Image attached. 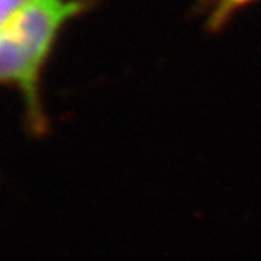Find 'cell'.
<instances>
[{
    "instance_id": "6da1fadb",
    "label": "cell",
    "mask_w": 261,
    "mask_h": 261,
    "mask_svg": "<svg viewBox=\"0 0 261 261\" xmlns=\"http://www.w3.org/2000/svg\"><path fill=\"white\" fill-rule=\"evenodd\" d=\"M92 6L93 0H29L2 20L0 79L22 94L32 137H44L48 130L39 83L53 45L68 20Z\"/></svg>"
},
{
    "instance_id": "7a4b0ae2",
    "label": "cell",
    "mask_w": 261,
    "mask_h": 261,
    "mask_svg": "<svg viewBox=\"0 0 261 261\" xmlns=\"http://www.w3.org/2000/svg\"><path fill=\"white\" fill-rule=\"evenodd\" d=\"M248 2H251V0H219V5L215 9L212 19H211V25L219 28L225 20L229 18V15L233 10L245 5V3H248Z\"/></svg>"
},
{
    "instance_id": "3957f363",
    "label": "cell",
    "mask_w": 261,
    "mask_h": 261,
    "mask_svg": "<svg viewBox=\"0 0 261 261\" xmlns=\"http://www.w3.org/2000/svg\"><path fill=\"white\" fill-rule=\"evenodd\" d=\"M29 0H0V13H2V20L8 19L15 12L19 9L22 5H25Z\"/></svg>"
}]
</instances>
